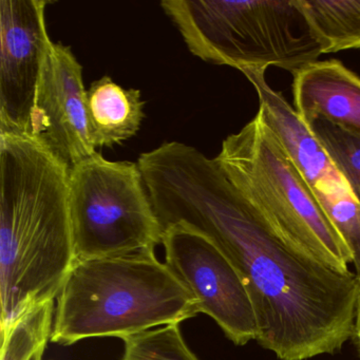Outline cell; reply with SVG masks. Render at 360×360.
Here are the masks:
<instances>
[{"label": "cell", "instance_id": "6da1fadb", "mask_svg": "<svg viewBox=\"0 0 360 360\" xmlns=\"http://www.w3.org/2000/svg\"><path fill=\"white\" fill-rule=\"evenodd\" d=\"M163 229L185 223L226 255L258 320L257 341L281 360L333 354L354 336L360 285L285 241L216 160L180 142L139 158Z\"/></svg>", "mask_w": 360, "mask_h": 360}, {"label": "cell", "instance_id": "7a4b0ae2", "mask_svg": "<svg viewBox=\"0 0 360 360\" xmlns=\"http://www.w3.org/2000/svg\"><path fill=\"white\" fill-rule=\"evenodd\" d=\"M69 174L34 139L0 134L1 332L58 299L77 260Z\"/></svg>", "mask_w": 360, "mask_h": 360}, {"label": "cell", "instance_id": "3957f363", "mask_svg": "<svg viewBox=\"0 0 360 360\" xmlns=\"http://www.w3.org/2000/svg\"><path fill=\"white\" fill-rule=\"evenodd\" d=\"M198 314L197 299L155 254L75 260L58 297L51 341L124 340Z\"/></svg>", "mask_w": 360, "mask_h": 360}, {"label": "cell", "instance_id": "277c9868", "mask_svg": "<svg viewBox=\"0 0 360 360\" xmlns=\"http://www.w3.org/2000/svg\"><path fill=\"white\" fill-rule=\"evenodd\" d=\"M161 7L204 62L294 75L323 54L297 0H163Z\"/></svg>", "mask_w": 360, "mask_h": 360}, {"label": "cell", "instance_id": "5b68a950", "mask_svg": "<svg viewBox=\"0 0 360 360\" xmlns=\"http://www.w3.org/2000/svg\"><path fill=\"white\" fill-rule=\"evenodd\" d=\"M214 160L288 243L349 273L351 250L260 111L223 141Z\"/></svg>", "mask_w": 360, "mask_h": 360}, {"label": "cell", "instance_id": "8992f818", "mask_svg": "<svg viewBox=\"0 0 360 360\" xmlns=\"http://www.w3.org/2000/svg\"><path fill=\"white\" fill-rule=\"evenodd\" d=\"M69 208L77 260L155 254L162 243L138 162L96 153L71 167Z\"/></svg>", "mask_w": 360, "mask_h": 360}, {"label": "cell", "instance_id": "52a82bcc", "mask_svg": "<svg viewBox=\"0 0 360 360\" xmlns=\"http://www.w3.org/2000/svg\"><path fill=\"white\" fill-rule=\"evenodd\" d=\"M162 244L166 264L197 299L200 313L212 317L235 345L257 340L258 320L250 292L217 244L185 223L165 227Z\"/></svg>", "mask_w": 360, "mask_h": 360}, {"label": "cell", "instance_id": "ba28073f", "mask_svg": "<svg viewBox=\"0 0 360 360\" xmlns=\"http://www.w3.org/2000/svg\"><path fill=\"white\" fill-rule=\"evenodd\" d=\"M259 96V111L275 132L316 200L336 227L353 257L360 285V205L321 145L281 94L269 87L265 70H245Z\"/></svg>", "mask_w": 360, "mask_h": 360}, {"label": "cell", "instance_id": "9c48e42d", "mask_svg": "<svg viewBox=\"0 0 360 360\" xmlns=\"http://www.w3.org/2000/svg\"><path fill=\"white\" fill-rule=\"evenodd\" d=\"M45 0L0 1V134H28L52 41Z\"/></svg>", "mask_w": 360, "mask_h": 360}, {"label": "cell", "instance_id": "30bf717a", "mask_svg": "<svg viewBox=\"0 0 360 360\" xmlns=\"http://www.w3.org/2000/svg\"><path fill=\"white\" fill-rule=\"evenodd\" d=\"M27 136L69 168L98 153L90 138L83 67L62 43L50 46Z\"/></svg>", "mask_w": 360, "mask_h": 360}, {"label": "cell", "instance_id": "8fae6325", "mask_svg": "<svg viewBox=\"0 0 360 360\" xmlns=\"http://www.w3.org/2000/svg\"><path fill=\"white\" fill-rule=\"evenodd\" d=\"M295 111L303 123L323 119L360 134V77L337 60L294 73Z\"/></svg>", "mask_w": 360, "mask_h": 360}, {"label": "cell", "instance_id": "7c38bea8", "mask_svg": "<svg viewBox=\"0 0 360 360\" xmlns=\"http://www.w3.org/2000/svg\"><path fill=\"white\" fill-rule=\"evenodd\" d=\"M145 102L138 89H124L109 77L87 90L90 138L96 148L111 147L138 134L145 117Z\"/></svg>", "mask_w": 360, "mask_h": 360}, {"label": "cell", "instance_id": "4fadbf2b", "mask_svg": "<svg viewBox=\"0 0 360 360\" xmlns=\"http://www.w3.org/2000/svg\"><path fill=\"white\" fill-rule=\"evenodd\" d=\"M323 54L360 49V0H297Z\"/></svg>", "mask_w": 360, "mask_h": 360}, {"label": "cell", "instance_id": "5bb4252c", "mask_svg": "<svg viewBox=\"0 0 360 360\" xmlns=\"http://www.w3.org/2000/svg\"><path fill=\"white\" fill-rule=\"evenodd\" d=\"M54 301L41 303L1 333V360H43L53 332Z\"/></svg>", "mask_w": 360, "mask_h": 360}, {"label": "cell", "instance_id": "9a60e30c", "mask_svg": "<svg viewBox=\"0 0 360 360\" xmlns=\"http://www.w3.org/2000/svg\"><path fill=\"white\" fill-rule=\"evenodd\" d=\"M305 126L338 168L360 205V134L323 119Z\"/></svg>", "mask_w": 360, "mask_h": 360}, {"label": "cell", "instance_id": "2e32d148", "mask_svg": "<svg viewBox=\"0 0 360 360\" xmlns=\"http://www.w3.org/2000/svg\"><path fill=\"white\" fill-rule=\"evenodd\" d=\"M122 360H199L185 342L179 324H168L124 339Z\"/></svg>", "mask_w": 360, "mask_h": 360}, {"label": "cell", "instance_id": "e0dca14e", "mask_svg": "<svg viewBox=\"0 0 360 360\" xmlns=\"http://www.w3.org/2000/svg\"><path fill=\"white\" fill-rule=\"evenodd\" d=\"M354 336H355L356 342H357L360 353V292L359 297H358L357 307H356L355 330H354Z\"/></svg>", "mask_w": 360, "mask_h": 360}]
</instances>
